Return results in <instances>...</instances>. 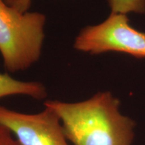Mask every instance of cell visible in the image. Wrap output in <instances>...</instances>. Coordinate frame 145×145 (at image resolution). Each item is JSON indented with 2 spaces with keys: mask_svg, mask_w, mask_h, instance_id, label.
Wrapping results in <instances>:
<instances>
[{
  "mask_svg": "<svg viewBox=\"0 0 145 145\" xmlns=\"http://www.w3.org/2000/svg\"><path fill=\"white\" fill-rule=\"evenodd\" d=\"M62 123L65 136L73 145H131L135 123L120 112V101L109 91L86 100L65 102L46 100Z\"/></svg>",
  "mask_w": 145,
  "mask_h": 145,
  "instance_id": "6da1fadb",
  "label": "cell"
},
{
  "mask_svg": "<svg viewBox=\"0 0 145 145\" xmlns=\"http://www.w3.org/2000/svg\"><path fill=\"white\" fill-rule=\"evenodd\" d=\"M46 18L37 12L22 13L0 0V53L5 69H28L40 59Z\"/></svg>",
  "mask_w": 145,
  "mask_h": 145,
  "instance_id": "7a4b0ae2",
  "label": "cell"
},
{
  "mask_svg": "<svg viewBox=\"0 0 145 145\" xmlns=\"http://www.w3.org/2000/svg\"><path fill=\"white\" fill-rule=\"evenodd\" d=\"M73 47L91 54L116 52L144 59L145 32L133 28L126 14L111 12L101 23L83 28Z\"/></svg>",
  "mask_w": 145,
  "mask_h": 145,
  "instance_id": "3957f363",
  "label": "cell"
},
{
  "mask_svg": "<svg viewBox=\"0 0 145 145\" xmlns=\"http://www.w3.org/2000/svg\"><path fill=\"white\" fill-rule=\"evenodd\" d=\"M0 124L21 145H69L61 119L48 107L36 114H24L0 106Z\"/></svg>",
  "mask_w": 145,
  "mask_h": 145,
  "instance_id": "277c9868",
  "label": "cell"
},
{
  "mask_svg": "<svg viewBox=\"0 0 145 145\" xmlns=\"http://www.w3.org/2000/svg\"><path fill=\"white\" fill-rule=\"evenodd\" d=\"M16 95H27L42 100L47 97V90L40 82L19 81L8 73L0 72V98Z\"/></svg>",
  "mask_w": 145,
  "mask_h": 145,
  "instance_id": "5b68a950",
  "label": "cell"
},
{
  "mask_svg": "<svg viewBox=\"0 0 145 145\" xmlns=\"http://www.w3.org/2000/svg\"><path fill=\"white\" fill-rule=\"evenodd\" d=\"M111 12L127 14H145V0H108Z\"/></svg>",
  "mask_w": 145,
  "mask_h": 145,
  "instance_id": "8992f818",
  "label": "cell"
},
{
  "mask_svg": "<svg viewBox=\"0 0 145 145\" xmlns=\"http://www.w3.org/2000/svg\"><path fill=\"white\" fill-rule=\"evenodd\" d=\"M12 134L7 127L0 124V145H21Z\"/></svg>",
  "mask_w": 145,
  "mask_h": 145,
  "instance_id": "52a82bcc",
  "label": "cell"
},
{
  "mask_svg": "<svg viewBox=\"0 0 145 145\" xmlns=\"http://www.w3.org/2000/svg\"><path fill=\"white\" fill-rule=\"evenodd\" d=\"M3 1L6 4L22 13L28 12L32 2V0H3Z\"/></svg>",
  "mask_w": 145,
  "mask_h": 145,
  "instance_id": "ba28073f",
  "label": "cell"
}]
</instances>
